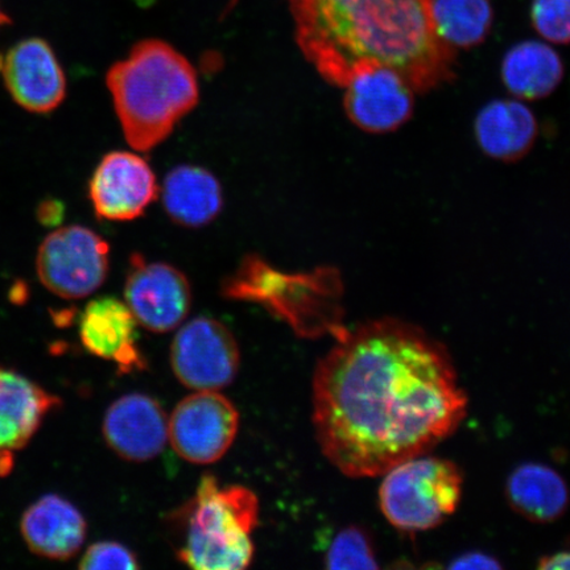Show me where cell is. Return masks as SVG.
<instances>
[{
    "mask_svg": "<svg viewBox=\"0 0 570 570\" xmlns=\"http://www.w3.org/2000/svg\"><path fill=\"white\" fill-rule=\"evenodd\" d=\"M321 452L351 479H374L459 430L469 399L451 354L407 321L346 330L313 376Z\"/></svg>",
    "mask_w": 570,
    "mask_h": 570,
    "instance_id": "cell-1",
    "label": "cell"
},
{
    "mask_svg": "<svg viewBox=\"0 0 570 570\" xmlns=\"http://www.w3.org/2000/svg\"><path fill=\"white\" fill-rule=\"evenodd\" d=\"M297 45L326 82L344 88L356 69H395L416 92L451 82L454 49L434 30L432 0H288Z\"/></svg>",
    "mask_w": 570,
    "mask_h": 570,
    "instance_id": "cell-2",
    "label": "cell"
},
{
    "mask_svg": "<svg viewBox=\"0 0 570 570\" xmlns=\"http://www.w3.org/2000/svg\"><path fill=\"white\" fill-rule=\"evenodd\" d=\"M106 83L125 138L140 153L168 139L199 99L194 66L161 40L134 46L107 71Z\"/></svg>",
    "mask_w": 570,
    "mask_h": 570,
    "instance_id": "cell-3",
    "label": "cell"
},
{
    "mask_svg": "<svg viewBox=\"0 0 570 570\" xmlns=\"http://www.w3.org/2000/svg\"><path fill=\"white\" fill-rule=\"evenodd\" d=\"M223 294L232 301L256 303L287 323L297 336L334 338L344 325V284L338 269L318 267L311 273L287 274L258 255H247L227 277Z\"/></svg>",
    "mask_w": 570,
    "mask_h": 570,
    "instance_id": "cell-4",
    "label": "cell"
},
{
    "mask_svg": "<svg viewBox=\"0 0 570 570\" xmlns=\"http://www.w3.org/2000/svg\"><path fill=\"white\" fill-rule=\"evenodd\" d=\"M175 518L181 531L176 554L185 566L238 570L252 564L253 533L259 520V501L253 490L220 488L216 476L206 474Z\"/></svg>",
    "mask_w": 570,
    "mask_h": 570,
    "instance_id": "cell-5",
    "label": "cell"
},
{
    "mask_svg": "<svg viewBox=\"0 0 570 570\" xmlns=\"http://www.w3.org/2000/svg\"><path fill=\"white\" fill-rule=\"evenodd\" d=\"M422 454L391 468L380 488V505L387 522L402 532L436 529L451 518L462 498L463 475L458 463Z\"/></svg>",
    "mask_w": 570,
    "mask_h": 570,
    "instance_id": "cell-6",
    "label": "cell"
},
{
    "mask_svg": "<svg viewBox=\"0 0 570 570\" xmlns=\"http://www.w3.org/2000/svg\"><path fill=\"white\" fill-rule=\"evenodd\" d=\"M109 268V244L80 225L49 234L36 256L39 281L63 301H81L95 294L106 282Z\"/></svg>",
    "mask_w": 570,
    "mask_h": 570,
    "instance_id": "cell-7",
    "label": "cell"
},
{
    "mask_svg": "<svg viewBox=\"0 0 570 570\" xmlns=\"http://www.w3.org/2000/svg\"><path fill=\"white\" fill-rule=\"evenodd\" d=\"M170 365L185 387L223 390L235 381L240 367L237 340L216 318L199 316L177 332L170 346Z\"/></svg>",
    "mask_w": 570,
    "mask_h": 570,
    "instance_id": "cell-8",
    "label": "cell"
},
{
    "mask_svg": "<svg viewBox=\"0 0 570 570\" xmlns=\"http://www.w3.org/2000/svg\"><path fill=\"white\" fill-rule=\"evenodd\" d=\"M239 413L217 391H196L178 403L168 420V440L181 459L196 465L217 462L237 438Z\"/></svg>",
    "mask_w": 570,
    "mask_h": 570,
    "instance_id": "cell-9",
    "label": "cell"
},
{
    "mask_svg": "<svg viewBox=\"0 0 570 570\" xmlns=\"http://www.w3.org/2000/svg\"><path fill=\"white\" fill-rule=\"evenodd\" d=\"M125 303L145 330L168 333L189 315L190 283L173 265L147 262L140 254H134L126 276Z\"/></svg>",
    "mask_w": 570,
    "mask_h": 570,
    "instance_id": "cell-10",
    "label": "cell"
},
{
    "mask_svg": "<svg viewBox=\"0 0 570 570\" xmlns=\"http://www.w3.org/2000/svg\"><path fill=\"white\" fill-rule=\"evenodd\" d=\"M344 89L346 116L363 131H395L412 117L416 91L395 69L380 63L361 67Z\"/></svg>",
    "mask_w": 570,
    "mask_h": 570,
    "instance_id": "cell-11",
    "label": "cell"
},
{
    "mask_svg": "<svg viewBox=\"0 0 570 570\" xmlns=\"http://www.w3.org/2000/svg\"><path fill=\"white\" fill-rule=\"evenodd\" d=\"M159 191L151 166L139 155L125 151L104 156L89 183V198L97 216L112 223L141 217Z\"/></svg>",
    "mask_w": 570,
    "mask_h": 570,
    "instance_id": "cell-12",
    "label": "cell"
},
{
    "mask_svg": "<svg viewBox=\"0 0 570 570\" xmlns=\"http://www.w3.org/2000/svg\"><path fill=\"white\" fill-rule=\"evenodd\" d=\"M0 75L13 101L28 111L51 112L66 99V73L46 40H21L0 55Z\"/></svg>",
    "mask_w": 570,
    "mask_h": 570,
    "instance_id": "cell-13",
    "label": "cell"
},
{
    "mask_svg": "<svg viewBox=\"0 0 570 570\" xmlns=\"http://www.w3.org/2000/svg\"><path fill=\"white\" fill-rule=\"evenodd\" d=\"M102 433L106 444L131 462L156 458L168 441V419L154 397L132 392L117 399L105 413Z\"/></svg>",
    "mask_w": 570,
    "mask_h": 570,
    "instance_id": "cell-14",
    "label": "cell"
},
{
    "mask_svg": "<svg viewBox=\"0 0 570 570\" xmlns=\"http://www.w3.org/2000/svg\"><path fill=\"white\" fill-rule=\"evenodd\" d=\"M60 399L16 370L0 367V475L13 466L16 453L24 449Z\"/></svg>",
    "mask_w": 570,
    "mask_h": 570,
    "instance_id": "cell-15",
    "label": "cell"
},
{
    "mask_svg": "<svg viewBox=\"0 0 570 570\" xmlns=\"http://www.w3.org/2000/svg\"><path fill=\"white\" fill-rule=\"evenodd\" d=\"M137 320L116 297L91 301L80 317V340L89 353L116 363L127 374L146 368L138 346Z\"/></svg>",
    "mask_w": 570,
    "mask_h": 570,
    "instance_id": "cell-16",
    "label": "cell"
},
{
    "mask_svg": "<svg viewBox=\"0 0 570 570\" xmlns=\"http://www.w3.org/2000/svg\"><path fill=\"white\" fill-rule=\"evenodd\" d=\"M20 531L33 553L49 560L67 561L81 551L88 524L73 503L49 494L26 510Z\"/></svg>",
    "mask_w": 570,
    "mask_h": 570,
    "instance_id": "cell-17",
    "label": "cell"
},
{
    "mask_svg": "<svg viewBox=\"0 0 570 570\" xmlns=\"http://www.w3.org/2000/svg\"><path fill=\"white\" fill-rule=\"evenodd\" d=\"M475 139L491 159L517 161L524 158L538 138L533 112L515 99H495L483 106L474 125Z\"/></svg>",
    "mask_w": 570,
    "mask_h": 570,
    "instance_id": "cell-18",
    "label": "cell"
},
{
    "mask_svg": "<svg viewBox=\"0 0 570 570\" xmlns=\"http://www.w3.org/2000/svg\"><path fill=\"white\" fill-rule=\"evenodd\" d=\"M164 209L175 224L198 229L213 223L224 208V191L208 169L180 166L170 170L161 189Z\"/></svg>",
    "mask_w": 570,
    "mask_h": 570,
    "instance_id": "cell-19",
    "label": "cell"
},
{
    "mask_svg": "<svg viewBox=\"0 0 570 570\" xmlns=\"http://www.w3.org/2000/svg\"><path fill=\"white\" fill-rule=\"evenodd\" d=\"M511 508L534 523H551L568 509L569 490L562 476L543 463H523L505 484Z\"/></svg>",
    "mask_w": 570,
    "mask_h": 570,
    "instance_id": "cell-20",
    "label": "cell"
},
{
    "mask_svg": "<svg viewBox=\"0 0 570 570\" xmlns=\"http://www.w3.org/2000/svg\"><path fill=\"white\" fill-rule=\"evenodd\" d=\"M504 87L519 99L538 101L559 87L564 63L554 49L541 41H522L509 49L502 61Z\"/></svg>",
    "mask_w": 570,
    "mask_h": 570,
    "instance_id": "cell-21",
    "label": "cell"
},
{
    "mask_svg": "<svg viewBox=\"0 0 570 570\" xmlns=\"http://www.w3.org/2000/svg\"><path fill=\"white\" fill-rule=\"evenodd\" d=\"M431 16L439 38L451 48H473L493 24L490 0H432Z\"/></svg>",
    "mask_w": 570,
    "mask_h": 570,
    "instance_id": "cell-22",
    "label": "cell"
},
{
    "mask_svg": "<svg viewBox=\"0 0 570 570\" xmlns=\"http://www.w3.org/2000/svg\"><path fill=\"white\" fill-rule=\"evenodd\" d=\"M327 569H377L373 540L366 530L351 525L338 532L325 556Z\"/></svg>",
    "mask_w": 570,
    "mask_h": 570,
    "instance_id": "cell-23",
    "label": "cell"
},
{
    "mask_svg": "<svg viewBox=\"0 0 570 570\" xmlns=\"http://www.w3.org/2000/svg\"><path fill=\"white\" fill-rule=\"evenodd\" d=\"M534 30L554 45H570V0H533Z\"/></svg>",
    "mask_w": 570,
    "mask_h": 570,
    "instance_id": "cell-24",
    "label": "cell"
},
{
    "mask_svg": "<svg viewBox=\"0 0 570 570\" xmlns=\"http://www.w3.org/2000/svg\"><path fill=\"white\" fill-rule=\"evenodd\" d=\"M80 568L87 570L98 569H139L137 556L117 541H99L85 552Z\"/></svg>",
    "mask_w": 570,
    "mask_h": 570,
    "instance_id": "cell-25",
    "label": "cell"
},
{
    "mask_svg": "<svg viewBox=\"0 0 570 570\" xmlns=\"http://www.w3.org/2000/svg\"><path fill=\"white\" fill-rule=\"evenodd\" d=\"M501 567L497 559L480 552L462 554L460 558L452 561L451 564V568L454 569H498Z\"/></svg>",
    "mask_w": 570,
    "mask_h": 570,
    "instance_id": "cell-26",
    "label": "cell"
},
{
    "mask_svg": "<svg viewBox=\"0 0 570 570\" xmlns=\"http://www.w3.org/2000/svg\"><path fill=\"white\" fill-rule=\"evenodd\" d=\"M38 217L42 225L56 226L63 219V205L56 199H48L40 204Z\"/></svg>",
    "mask_w": 570,
    "mask_h": 570,
    "instance_id": "cell-27",
    "label": "cell"
},
{
    "mask_svg": "<svg viewBox=\"0 0 570 570\" xmlns=\"http://www.w3.org/2000/svg\"><path fill=\"white\" fill-rule=\"evenodd\" d=\"M538 568L540 569H570V546L566 550L548 554L541 558Z\"/></svg>",
    "mask_w": 570,
    "mask_h": 570,
    "instance_id": "cell-28",
    "label": "cell"
},
{
    "mask_svg": "<svg viewBox=\"0 0 570 570\" xmlns=\"http://www.w3.org/2000/svg\"><path fill=\"white\" fill-rule=\"evenodd\" d=\"M10 24V18L6 16L2 9H0V27Z\"/></svg>",
    "mask_w": 570,
    "mask_h": 570,
    "instance_id": "cell-29",
    "label": "cell"
}]
</instances>
